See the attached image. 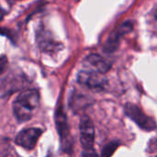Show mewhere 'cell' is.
Listing matches in <instances>:
<instances>
[{
  "mask_svg": "<svg viewBox=\"0 0 157 157\" xmlns=\"http://www.w3.org/2000/svg\"><path fill=\"white\" fill-rule=\"evenodd\" d=\"M40 103V96L36 90L21 92L13 103V112L20 122L30 120Z\"/></svg>",
  "mask_w": 157,
  "mask_h": 157,
  "instance_id": "cell-1",
  "label": "cell"
},
{
  "mask_svg": "<svg viewBox=\"0 0 157 157\" xmlns=\"http://www.w3.org/2000/svg\"><path fill=\"white\" fill-rule=\"evenodd\" d=\"M78 82L91 90L102 91L107 84V78L105 74L91 70H83L78 74Z\"/></svg>",
  "mask_w": 157,
  "mask_h": 157,
  "instance_id": "cell-2",
  "label": "cell"
},
{
  "mask_svg": "<svg viewBox=\"0 0 157 157\" xmlns=\"http://www.w3.org/2000/svg\"><path fill=\"white\" fill-rule=\"evenodd\" d=\"M126 115L131 118L140 128L151 131L156 128V123L154 120L149 117H147L136 105L127 104L125 106Z\"/></svg>",
  "mask_w": 157,
  "mask_h": 157,
  "instance_id": "cell-3",
  "label": "cell"
},
{
  "mask_svg": "<svg viewBox=\"0 0 157 157\" xmlns=\"http://www.w3.org/2000/svg\"><path fill=\"white\" fill-rule=\"evenodd\" d=\"M42 135V129L37 128H30L19 132L15 139L16 144L26 150H33Z\"/></svg>",
  "mask_w": 157,
  "mask_h": 157,
  "instance_id": "cell-4",
  "label": "cell"
},
{
  "mask_svg": "<svg viewBox=\"0 0 157 157\" xmlns=\"http://www.w3.org/2000/svg\"><path fill=\"white\" fill-rule=\"evenodd\" d=\"M80 139L84 150L93 149L94 142V126L89 117H82L80 122Z\"/></svg>",
  "mask_w": 157,
  "mask_h": 157,
  "instance_id": "cell-5",
  "label": "cell"
},
{
  "mask_svg": "<svg viewBox=\"0 0 157 157\" xmlns=\"http://www.w3.org/2000/svg\"><path fill=\"white\" fill-rule=\"evenodd\" d=\"M82 65L85 67V68H87V70L95 71L102 74L106 73L111 67L110 62H108L105 58L96 54L89 55L83 60Z\"/></svg>",
  "mask_w": 157,
  "mask_h": 157,
  "instance_id": "cell-6",
  "label": "cell"
},
{
  "mask_svg": "<svg viewBox=\"0 0 157 157\" xmlns=\"http://www.w3.org/2000/svg\"><path fill=\"white\" fill-rule=\"evenodd\" d=\"M38 43L40 47L46 52H53V51H56L60 48V45L58 43H56L53 39H51L49 37V35L44 32L41 31L38 33Z\"/></svg>",
  "mask_w": 157,
  "mask_h": 157,
  "instance_id": "cell-7",
  "label": "cell"
},
{
  "mask_svg": "<svg viewBox=\"0 0 157 157\" xmlns=\"http://www.w3.org/2000/svg\"><path fill=\"white\" fill-rule=\"evenodd\" d=\"M56 126H57L56 128H57V130L59 132V135H60L62 140H64L65 138H67V136H68V128H67L66 115L63 113L62 109L56 111Z\"/></svg>",
  "mask_w": 157,
  "mask_h": 157,
  "instance_id": "cell-8",
  "label": "cell"
},
{
  "mask_svg": "<svg viewBox=\"0 0 157 157\" xmlns=\"http://www.w3.org/2000/svg\"><path fill=\"white\" fill-rule=\"evenodd\" d=\"M123 36V34L120 33V31L117 29L115 33H113L110 37L107 39V41L105 42V45H104V51L106 53H113L115 52L120 43V39Z\"/></svg>",
  "mask_w": 157,
  "mask_h": 157,
  "instance_id": "cell-9",
  "label": "cell"
},
{
  "mask_svg": "<svg viewBox=\"0 0 157 157\" xmlns=\"http://www.w3.org/2000/svg\"><path fill=\"white\" fill-rule=\"evenodd\" d=\"M118 145H119V143L117 141H111V142L107 143L102 151V157L112 156V154L116 151Z\"/></svg>",
  "mask_w": 157,
  "mask_h": 157,
  "instance_id": "cell-10",
  "label": "cell"
},
{
  "mask_svg": "<svg viewBox=\"0 0 157 157\" xmlns=\"http://www.w3.org/2000/svg\"><path fill=\"white\" fill-rule=\"evenodd\" d=\"M8 67V58L6 56H0V75L3 74Z\"/></svg>",
  "mask_w": 157,
  "mask_h": 157,
  "instance_id": "cell-11",
  "label": "cell"
},
{
  "mask_svg": "<svg viewBox=\"0 0 157 157\" xmlns=\"http://www.w3.org/2000/svg\"><path fill=\"white\" fill-rule=\"evenodd\" d=\"M82 157H98L97 153L94 151V149H88V150H84Z\"/></svg>",
  "mask_w": 157,
  "mask_h": 157,
  "instance_id": "cell-12",
  "label": "cell"
},
{
  "mask_svg": "<svg viewBox=\"0 0 157 157\" xmlns=\"http://www.w3.org/2000/svg\"><path fill=\"white\" fill-rule=\"evenodd\" d=\"M5 16V10L0 7V21H2Z\"/></svg>",
  "mask_w": 157,
  "mask_h": 157,
  "instance_id": "cell-13",
  "label": "cell"
},
{
  "mask_svg": "<svg viewBox=\"0 0 157 157\" xmlns=\"http://www.w3.org/2000/svg\"><path fill=\"white\" fill-rule=\"evenodd\" d=\"M154 18H155V20H157V8L154 11Z\"/></svg>",
  "mask_w": 157,
  "mask_h": 157,
  "instance_id": "cell-14",
  "label": "cell"
},
{
  "mask_svg": "<svg viewBox=\"0 0 157 157\" xmlns=\"http://www.w3.org/2000/svg\"><path fill=\"white\" fill-rule=\"evenodd\" d=\"M10 1H16V0H10Z\"/></svg>",
  "mask_w": 157,
  "mask_h": 157,
  "instance_id": "cell-15",
  "label": "cell"
}]
</instances>
